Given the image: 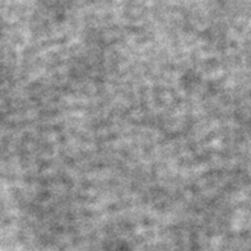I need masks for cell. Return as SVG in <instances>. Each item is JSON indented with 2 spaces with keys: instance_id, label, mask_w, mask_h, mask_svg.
Wrapping results in <instances>:
<instances>
[]
</instances>
